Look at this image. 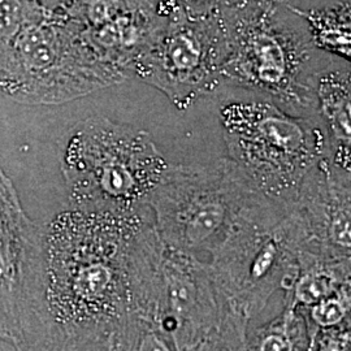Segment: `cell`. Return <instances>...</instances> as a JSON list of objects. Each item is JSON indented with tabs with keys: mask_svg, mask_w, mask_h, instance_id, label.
<instances>
[{
	"mask_svg": "<svg viewBox=\"0 0 351 351\" xmlns=\"http://www.w3.org/2000/svg\"><path fill=\"white\" fill-rule=\"evenodd\" d=\"M147 208L69 206L43 224L38 349L138 350V285L155 232Z\"/></svg>",
	"mask_w": 351,
	"mask_h": 351,
	"instance_id": "obj_1",
	"label": "cell"
},
{
	"mask_svg": "<svg viewBox=\"0 0 351 351\" xmlns=\"http://www.w3.org/2000/svg\"><path fill=\"white\" fill-rule=\"evenodd\" d=\"M269 198L232 159L169 164L147 201L165 245L210 263L243 220Z\"/></svg>",
	"mask_w": 351,
	"mask_h": 351,
	"instance_id": "obj_2",
	"label": "cell"
},
{
	"mask_svg": "<svg viewBox=\"0 0 351 351\" xmlns=\"http://www.w3.org/2000/svg\"><path fill=\"white\" fill-rule=\"evenodd\" d=\"M142 326L146 350H247L208 264L163 241L147 262Z\"/></svg>",
	"mask_w": 351,
	"mask_h": 351,
	"instance_id": "obj_3",
	"label": "cell"
},
{
	"mask_svg": "<svg viewBox=\"0 0 351 351\" xmlns=\"http://www.w3.org/2000/svg\"><path fill=\"white\" fill-rule=\"evenodd\" d=\"M60 164L69 206L117 213L146 208L169 165L146 130L101 116L64 136Z\"/></svg>",
	"mask_w": 351,
	"mask_h": 351,
	"instance_id": "obj_4",
	"label": "cell"
},
{
	"mask_svg": "<svg viewBox=\"0 0 351 351\" xmlns=\"http://www.w3.org/2000/svg\"><path fill=\"white\" fill-rule=\"evenodd\" d=\"M124 81L71 17L45 13L0 43V94L19 103L63 104Z\"/></svg>",
	"mask_w": 351,
	"mask_h": 351,
	"instance_id": "obj_5",
	"label": "cell"
},
{
	"mask_svg": "<svg viewBox=\"0 0 351 351\" xmlns=\"http://www.w3.org/2000/svg\"><path fill=\"white\" fill-rule=\"evenodd\" d=\"M277 8L243 4L220 11L226 39L223 82L263 93L287 112L314 117V46L278 20Z\"/></svg>",
	"mask_w": 351,
	"mask_h": 351,
	"instance_id": "obj_6",
	"label": "cell"
},
{
	"mask_svg": "<svg viewBox=\"0 0 351 351\" xmlns=\"http://www.w3.org/2000/svg\"><path fill=\"white\" fill-rule=\"evenodd\" d=\"M220 124L229 159L274 201H291L307 173L329 158L320 123L287 112L276 103H226L220 108Z\"/></svg>",
	"mask_w": 351,
	"mask_h": 351,
	"instance_id": "obj_7",
	"label": "cell"
},
{
	"mask_svg": "<svg viewBox=\"0 0 351 351\" xmlns=\"http://www.w3.org/2000/svg\"><path fill=\"white\" fill-rule=\"evenodd\" d=\"M234 320L249 333L251 320L298 276V250L285 202L268 199L226 239L208 263Z\"/></svg>",
	"mask_w": 351,
	"mask_h": 351,
	"instance_id": "obj_8",
	"label": "cell"
},
{
	"mask_svg": "<svg viewBox=\"0 0 351 351\" xmlns=\"http://www.w3.org/2000/svg\"><path fill=\"white\" fill-rule=\"evenodd\" d=\"M226 39L220 12L191 16L177 5L136 60L133 77L186 111L224 85Z\"/></svg>",
	"mask_w": 351,
	"mask_h": 351,
	"instance_id": "obj_9",
	"label": "cell"
},
{
	"mask_svg": "<svg viewBox=\"0 0 351 351\" xmlns=\"http://www.w3.org/2000/svg\"><path fill=\"white\" fill-rule=\"evenodd\" d=\"M43 224L26 215L12 180L0 168V342L38 349Z\"/></svg>",
	"mask_w": 351,
	"mask_h": 351,
	"instance_id": "obj_10",
	"label": "cell"
},
{
	"mask_svg": "<svg viewBox=\"0 0 351 351\" xmlns=\"http://www.w3.org/2000/svg\"><path fill=\"white\" fill-rule=\"evenodd\" d=\"M350 173L323 158L287 203L298 256L350 262Z\"/></svg>",
	"mask_w": 351,
	"mask_h": 351,
	"instance_id": "obj_11",
	"label": "cell"
},
{
	"mask_svg": "<svg viewBox=\"0 0 351 351\" xmlns=\"http://www.w3.org/2000/svg\"><path fill=\"white\" fill-rule=\"evenodd\" d=\"M69 17L101 60L125 81L133 78L136 60L167 19L156 0H82Z\"/></svg>",
	"mask_w": 351,
	"mask_h": 351,
	"instance_id": "obj_12",
	"label": "cell"
},
{
	"mask_svg": "<svg viewBox=\"0 0 351 351\" xmlns=\"http://www.w3.org/2000/svg\"><path fill=\"white\" fill-rule=\"evenodd\" d=\"M314 117L326 133L329 159L351 171V78L349 68H323L311 75Z\"/></svg>",
	"mask_w": 351,
	"mask_h": 351,
	"instance_id": "obj_13",
	"label": "cell"
},
{
	"mask_svg": "<svg viewBox=\"0 0 351 351\" xmlns=\"http://www.w3.org/2000/svg\"><path fill=\"white\" fill-rule=\"evenodd\" d=\"M350 289H339L311 306L300 307L307 326L308 350H350Z\"/></svg>",
	"mask_w": 351,
	"mask_h": 351,
	"instance_id": "obj_14",
	"label": "cell"
},
{
	"mask_svg": "<svg viewBox=\"0 0 351 351\" xmlns=\"http://www.w3.org/2000/svg\"><path fill=\"white\" fill-rule=\"evenodd\" d=\"M290 12L302 19L310 30V40L315 49L326 51L343 60H350L351 8L349 1L326 8L303 10L287 4Z\"/></svg>",
	"mask_w": 351,
	"mask_h": 351,
	"instance_id": "obj_15",
	"label": "cell"
},
{
	"mask_svg": "<svg viewBox=\"0 0 351 351\" xmlns=\"http://www.w3.org/2000/svg\"><path fill=\"white\" fill-rule=\"evenodd\" d=\"M310 339L301 308L285 303L282 314L247 337V350H308Z\"/></svg>",
	"mask_w": 351,
	"mask_h": 351,
	"instance_id": "obj_16",
	"label": "cell"
},
{
	"mask_svg": "<svg viewBox=\"0 0 351 351\" xmlns=\"http://www.w3.org/2000/svg\"><path fill=\"white\" fill-rule=\"evenodd\" d=\"M45 13L34 0H0V43Z\"/></svg>",
	"mask_w": 351,
	"mask_h": 351,
	"instance_id": "obj_17",
	"label": "cell"
},
{
	"mask_svg": "<svg viewBox=\"0 0 351 351\" xmlns=\"http://www.w3.org/2000/svg\"><path fill=\"white\" fill-rule=\"evenodd\" d=\"M176 3L191 16H210L232 7L234 0H176Z\"/></svg>",
	"mask_w": 351,
	"mask_h": 351,
	"instance_id": "obj_18",
	"label": "cell"
},
{
	"mask_svg": "<svg viewBox=\"0 0 351 351\" xmlns=\"http://www.w3.org/2000/svg\"><path fill=\"white\" fill-rule=\"evenodd\" d=\"M46 13L69 17L82 0H34Z\"/></svg>",
	"mask_w": 351,
	"mask_h": 351,
	"instance_id": "obj_19",
	"label": "cell"
},
{
	"mask_svg": "<svg viewBox=\"0 0 351 351\" xmlns=\"http://www.w3.org/2000/svg\"><path fill=\"white\" fill-rule=\"evenodd\" d=\"M282 0H234L233 5H243V4H256V5H268V7H278ZM232 5V7H233Z\"/></svg>",
	"mask_w": 351,
	"mask_h": 351,
	"instance_id": "obj_20",
	"label": "cell"
},
{
	"mask_svg": "<svg viewBox=\"0 0 351 351\" xmlns=\"http://www.w3.org/2000/svg\"><path fill=\"white\" fill-rule=\"evenodd\" d=\"M156 1H158V4H159L160 11H162L165 16L171 12V10L176 5V0H156Z\"/></svg>",
	"mask_w": 351,
	"mask_h": 351,
	"instance_id": "obj_21",
	"label": "cell"
}]
</instances>
